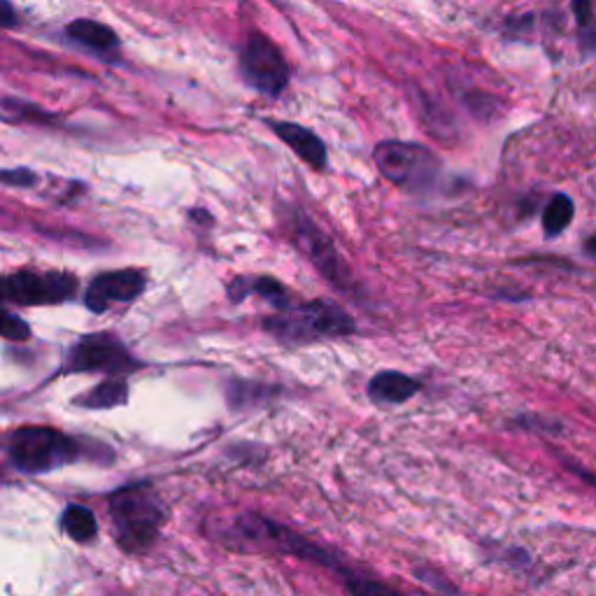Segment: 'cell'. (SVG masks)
<instances>
[{
    "label": "cell",
    "mask_w": 596,
    "mask_h": 596,
    "mask_svg": "<svg viewBox=\"0 0 596 596\" xmlns=\"http://www.w3.org/2000/svg\"><path fill=\"white\" fill-rule=\"evenodd\" d=\"M217 537L224 545L231 548H257V550H273L282 554H292V557L313 562L319 566L334 568L336 573H345L349 566L340 560V554L322 548L319 543L305 539L303 533L284 527L271 518L259 516V512H242L217 529Z\"/></svg>",
    "instance_id": "obj_1"
},
{
    "label": "cell",
    "mask_w": 596,
    "mask_h": 596,
    "mask_svg": "<svg viewBox=\"0 0 596 596\" xmlns=\"http://www.w3.org/2000/svg\"><path fill=\"white\" fill-rule=\"evenodd\" d=\"M110 518L119 548L142 554L154 548L166 520V508L150 483H133L110 497Z\"/></svg>",
    "instance_id": "obj_2"
},
{
    "label": "cell",
    "mask_w": 596,
    "mask_h": 596,
    "mask_svg": "<svg viewBox=\"0 0 596 596\" xmlns=\"http://www.w3.org/2000/svg\"><path fill=\"white\" fill-rule=\"evenodd\" d=\"M8 459L12 468L26 476L64 468L89 455V447L52 426H19L8 436Z\"/></svg>",
    "instance_id": "obj_3"
},
{
    "label": "cell",
    "mask_w": 596,
    "mask_h": 596,
    "mask_svg": "<svg viewBox=\"0 0 596 596\" xmlns=\"http://www.w3.org/2000/svg\"><path fill=\"white\" fill-rule=\"evenodd\" d=\"M263 328L271 336L290 345H307L317 340L345 338L357 328L343 305L317 299L286 307L263 322Z\"/></svg>",
    "instance_id": "obj_4"
},
{
    "label": "cell",
    "mask_w": 596,
    "mask_h": 596,
    "mask_svg": "<svg viewBox=\"0 0 596 596\" xmlns=\"http://www.w3.org/2000/svg\"><path fill=\"white\" fill-rule=\"evenodd\" d=\"M373 161L382 177L397 187L422 192L436 182L441 161L429 148L408 140H384L373 150Z\"/></svg>",
    "instance_id": "obj_5"
},
{
    "label": "cell",
    "mask_w": 596,
    "mask_h": 596,
    "mask_svg": "<svg viewBox=\"0 0 596 596\" xmlns=\"http://www.w3.org/2000/svg\"><path fill=\"white\" fill-rule=\"evenodd\" d=\"M142 368L131 349L115 334L82 336L66 355L64 373H106L108 378H127Z\"/></svg>",
    "instance_id": "obj_6"
},
{
    "label": "cell",
    "mask_w": 596,
    "mask_h": 596,
    "mask_svg": "<svg viewBox=\"0 0 596 596\" xmlns=\"http://www.w3.org/2000/svg\"><path fill=\"white\" fill-rule=\"evenodd\" d=\"M240 75L245 85L269 98L282 96L286 85H290L286 58L282 56L273 40L261 33H252L245 40L240 52Z\"/></svg>",
    "instance_id": "obj_7"
},
{
    "label": "cell",
    "mask_w": 596,
    "mask_h": 596,
    "mask_svg": "<svg viewBox=\"0 0 596 596\" xmlns=\"http://www.w3.org/2000/svg\"><path fill=\"white\" fill-rule=\"evenodd\" d=\"M77 294V278L68 273L17 271L3 280V299L12 305H56Z\"/></svg>",
    "instance_id": "obj_8"
},
{
    "label": "cell",
    "mask_w": 596,
    "mask_h": 596,
    "mask_svg": "<svg viewBox=\"0 0 596 596\" xmlns=\"http://www.w3.org/2000/svg\"><path fill=\"white\" fill-rule=\"evenodd\" d=\"M292 231H294V240L299 248L303 250V254L313 261L315 269L332 282L334 286H338L340 292H353L355 290V280L353 273L345 266V261L340 259L338 250L334 248L332 238H326L322 234L319 226H315L313 219H307L301 210L294 213L292 219Z\"/></svg>",
    "instance_id": "obj_9"
},
{
    "label": "cell",
    "mask_w": 596,
    "mask_h": 596,
    "mask_svg": "<svg viewBox=\"0 0 596 596\" xmlns=\"http://www.w3.org/2000/svg\"><path fill=\"white\" fill-rule=\"evenodd\" d=\"M148 290V275L136 269H121V271H108L96 275L87 292H85V305L91 313L100 315L110 311L112 305L131 303L142 292Z\"/></svg>",
    "instance_id": "obj_10"
},
{
    "label": "cell",
    "mask_w": 596,
    "mask_h": 596,
    "mask_svg": "<svg viewBox=\"0 0 596 596\" xmlns=\"http://www.w3.org/2000/svg\"><path fill=\"white\" fill-rule=\"evenodd\" d=\"M271 129L280 140H284L286 145L292 148V152L311 166L313 171H324L328 166V152L324 140L301 124H294V121H269Z\"/></svg>",
    "instance_id": "obj_11"
},
{
    "label": "cell",
    "mask_w": 596,
    "mask_h": 596,
    "mask_svg": "<svg viewBox=\"0 0 596 596\" xmlns=\"http://www.w3.org/2000/svg\"><path fill=\"white\" fill-rule=\"evenodd\" d=\"M66 37L77 47L108 61L117 58L121 50L119 35L110 26L96 22V19H75L66 26Z\"/></svg>",
    "instance_id": "obj_12"
},
{
    "label": "cell",
    "mask_w": 596,
    "mask_h": 596,
    "mask_svg": "<svg viewBox=\"0 0 596 596\" xmlns=\"http://www.w3.org/2000/svg\"><path fill=\"white\" fill-rule=\"evenodd\" d=\"M226 292H229L231 303H240V301L248 299L250 294H259L261 299L269 301L278 313H282V311H286V307L294 305L290 301V294H286V290H284V284L278 282L275 278H269V275L234 278V282H229V286H226Z\"/></svg>",
    "instance_id": "obj_13"
},
{
    "label": "cell",
    "mask_w": 596,
    "mask_h": 596,
    "mask_svg": "<svg viewBox=\"0 0 596 596\" xmlns=\"http://www.w3.org/2000/svg\"><path fill=\"white\" fill-rule=\"evenodd\" d=\"M422 382L401 371H382L368 382V397L378 405H401L418 397Z\"/></svg>",
    "instance_id": "obj_14"
},
{
    "label": "cell",
    "mask_w": 596,
    "mask_h": 596,
    "mask_svg": "<svg viewBox=\"0 0 596 596\" xmlns=\"http://www.w3.org/2000/svg\"><path fill=\"white\" fill-rule=\"evenodd\" d=\"M85 410H112L129 403V382L127 378H106L96 387L87 389L85 394L73 401Z\"/></svg>",
    "instance_id": "obj_15"
},
{
    "label": "cell",
    "mask_w": 596,
    "mask_h": 596,
    "mask_svg": "<svg viewBox=\"0 0 596 596\" xmlns=\"http://www.w3.org/2000/svg\"><path fill=\"white\" fill-rule=\"evenodd\" d=\"M61 529H64L66 537L75 543H91L98 533V522L96 516L87 506H68L61 516Z\"/></svg>",
    "instance_id": "obj_16"
},
{
    "label": "cell",
    "mask_w": 596,
    "mask_h": 596,
    "mask_svg": "<svg viewBox=\"0 0 596 596\" xmlns=\"http://www.w3.org/2000/svg\"><path fill=\"white\" fill-rule=\"evenodd\" d=\"M575 215V205L566 194H554L543 210V231L545 236L554 238L564 234Z\"/></svg>",
    "instance_id": "obj_17"
},
{
    "label": "cell",
    "mask_w": 596,
    "mask_h": 596,
    "mask_svg": "<svg viewBox=\"0 0 596 596\" xmlns=\"http://www.w3.org/2000/svg\"><path fill=\"white\" fill-rule=\"evenodd\" d=\"M343 581H345L347 589L353 592V596H405L397 587L387 585V583L373 578V575H366L357 568H347L343 573Z\"/></svg>",
    "instance_id": "obj_18"
},
{
    "label": "cell",
    "mask_w": 596,
    "mask_h": 596,
    "mask_svg": "<svg viewBox=\"0 0 596 596\" xmlns=\"http://www.w3.org/2000/svg\"><path fill=\"white\" fill-rule=\"evenodd\" d=\"M0 328H3V336L8 340H29L31 338V326L10 311L3 313V326Z\"/></svg>",
    "instance_id": "obj_19"
},
{
    "label": "cell",
    "mask_w": 596,
    "mask_h": 596,
    "mask_svg": "<svg viewBox=\"0 0 596 596\" xmlns=\"http://www.w3.org/2000/svg\"><path fill=\"white\" fill-rule=\"evenodd\" d=\"M3 182L8 187H31L35 182V173L29 169H12L3 173Z\"/></svg>",
    "instance_id": "obj_20"
},
{
    "label": "cell",
    "mask_w": 596,
    "mask_h": 596,
    "mask_svg": "<svg viewBox=\"0 0 596 596\" xmlns=\"http://www.w3.org/2000/svg\"><path fill=\"white\" fill-rule=\"evenodd\" d=\"M564 464H566V468H571L573 473H575V476H578V478H583L587 485H592L594 489H596V473H592V470H587V468H583V466H578V464H575V462H571V459H564Z\"/></svg>",
    "instance_id": "obj_21"
},
{
    "label": "cell",
    "mask_w": 596,
    "mask_h": 596,
    "mask_svg": "<svg viewBox=\"0 0 596 596\" xmlns=\"http://www.w3.org/2000/svg\"><path fill=\"white\" fill-rule=\"evenodd\" d=\"M0 19H3V22H0V24H3V29H12L17 24V12H14L12 3H8V0L3 3V17H0Z\"/></svg>",
    "instance_id": "obj_22"
},
{
    "label": "cell",
    "mask_w": 596,
    "mask_h": 596,
    "mask_svg": "<svg viewBox=\"0 0 596 596\" xmlns=\"http://www.w3.org/2000/svg\"><path fill=\"white\" fill-rule=\"evenodd\" d=\"M585 250H587L592 257H596V234L589 236V238L585 240Z\"/></svg>",
    "instance_id": "obj_23"
}]
</instances>
